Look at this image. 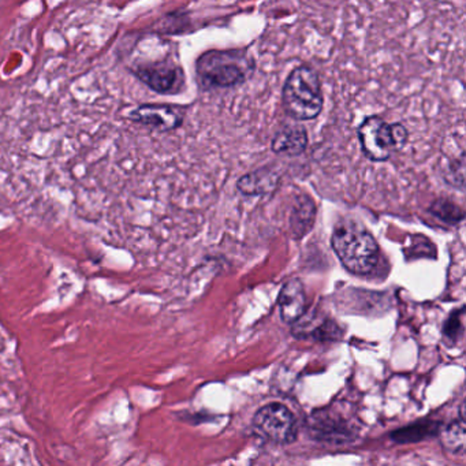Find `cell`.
<instances>
[{
  "label": "cell",
  "mask_w": 466,
  "mask_h": 466,
  "mask_svg": "<svg viewBox=\"0 0 466 466\" xmlns=\"http://www.w3.org/2000/svg\"><path fill=\"white\" fill-rule=\"evenodd\" d=\"M255 67L248 49H212L197 59L196 76L203 91L228 89L249 80Z\"/></svg>",
  "instance_id": "6da1fadb"
},
{
  "label": "cell",
  "mask_w": 466,
  "mask_h": 466,
  "mask_svg": "<svg viewBox=\"0 0 466 466\" xmlns=\"http://www.w3.org/2000/svg\"><path fill=\"white\" fill-rule=\"evenodd\" d=\"M331 245L342 265L355 275H368L378 265L379 245L368 230L353 222L338 225Z\"/></svg>",
  "instance_id": "7a4b0ae2"
},
{
  "label": "cell",
  "mask_w": 466,
  "mask_h": 466,
  "mask_svg": "<svg viewBox=\"0 0 466 466\" xmlns=\"http://www.w3.org/2000/svg\"><path fill=\"white\" fill-rule=\"evenodd\" d=\"M282 104L286 113L295 121L316 119L324 106L322 81L318 71L309 66L295 67L283 85Z\"/></svg>",
  "instance_id": "3957f363"
},
{
  "label": "cell",
  "mask_w": 466,
  "mask_h": 466,
  "mask_svg": "<svg viewBox=\"0 0 466 466\" xmlns=\"http://www.w3.org/2000/svg\"><path fill=\"white\" fill-rule=\"evenodd\" d=\"M364 155L372 161H386L407 143L409 133L401 123H387L378 115L368 116L357 130Z\"/></svg>",
  "instance_id": "277c9868"
},
{
  "label": "cell",
  "mask_w": 466,
  "mask_h": 466,
  "mask_svg": "<svg viewBox=\"0 0 466 466\" xmlns=\"http://www.w3.org/2000/svg\"><path fill=\"white\" fill-rule=\"evenodd\" d=\"M253 428L263 439L275 445H290L298 434L295 417L282 403H268L258 409Z\"/></svg>",
  "instance_id": "5b68a950"
},
{
  "label": "cell",
  "mask_w": 466,
  "mask_h": 466,
  "mask_svg": "<svg viewBox=\"0 0 466 466\" xmlns=\"http://www.w3.org/2000/svg\"><path fill=\"white\" fill-rule=\"evenodd\" d=\"M133 73L146 86L161 95H176L185 86V73L173 61L140 64L133 69Z\"/></svg>",
  "instance_id": "8992f818"
},
{
  "label": "cell",
  "mask_w": 466,
  "mask_h": 466,
  "mask_svg": "<svg viewBox=\"0 0 466 466\" xmlns=\"http://www.w3.org/2000/svg\"><path fill=\"white\" fill-rule=\"evenodd\" d=\"M134 119L161 131H168L182 125L183 110L170 104H146L136 111Z\"/></svg>",
  "instance_id": "52a82bcc"
},
{
  "label": "cell",
  "mask_w": 466,
  "mask_h": 466,
  "mask_svg": "<svg viewBox=\"0 0 466 466\" xmlns=\"http://www.w3.org/2000/svg\"><path fill=\"white\" fill-rule=\"evenodd\" d=\"M293 325H294L293 334L297 338H304V339H313L322 342L335 340L342 334L337 323L318 313L308 315V316L304 313L297 322L293 323Z\"/></svg>",
  "instance_id": "ba28073f"
},
{
  "label": "cell",
  "mask_w": 466,
  "mask_h": 466,
  "mask_svg": "<svg viewBox=\"0 0 466 466\" xmlns=\"http://www.w3.org/2000/svg\"><path fill=\"white\" fill-rule=\"evenodd\" d=\"M279 310L282 320L288 324L297 322L306 310V295L304 285L298 279L285 283L279 293Z\"/></svg>",
  "instance_id": "9c48e42d"
},
{
  "label": "cell",
  "mask_w": 466,
  "mask_h": 466,
  "mask_svg": "<svg viewBox=\"0 0 466 466\" xmlns=\"http://www.w3.org/2000/svg\"><path fill=\"white\" fill-rule=\"evenodd\" d=\"M308 146V133L304 126H286L279 130L273 138V148L275 153L298 156Z\"/></svg>",
  "instance_id": "30bf717a"
},
{
  "label": "cell",
  "mask_w": 466,
  "mask_h": 466,
  "mask_svg": "<svg viewBox=\"0 0 466 466\" xmlns=\"http://www.w3.org/2000/svg\"><path fill=\"white\" fill-rule=\"evenodd\" d=\"M279 174L270 168H260L240 178L237 189L245 196H265L273 193L279 185Z\"/></svg>",
  "instance_id": "8fae6325"
},
{
  "label": "cell",
  "mask_w": 466,
  "mask_h": 466,
  "mask_svg": "<svg viewBox=\"0 0 466 466\" xmlns=\"http://www.w3.org/2000/svg\"><path fill=\"white\" fill-rule=\"evenodd\" d=\"M465 417L461 412V417L452 421L440 434V442L445 450L452 454H464L466 446Z\"/></svg>",
  "instance_id": "7c38bea8"
},
{
  "label": "cell",
  "mask_w": 466,
  "mask_h": 466,
  "mask_svg": "<svg viewBox=\"0 0 466 466\" xmlns=\"http://www.w3.org/2000/svg\"><path fill=\"white\" fill-rule=\"evenodd\" d=\"M315 221V204L305 197L297 206L293 215V230L297 235H304Z\"/></svg>",
  "instance_id": "4fadbf2b"
},
{
  "label": "cell",
  "mask_w": 466,
  "mask_h": 466,
  "mask_svg": "<svg viewBox=\"0 0 466 466\" xmlns=\"http://www.w3.org/2000/svg\"><path fill=\"white\" fill-rule=\"evenodd\" d=\"M430 211L442 222L449 225H457L464 219V211L457 204L451 203L450 200H445V198L436 200Z\"/></svg>",
  "instance_id": "5bb4252c"
},
{
  "label": "cell",
  "mask_w": 466,
  "mask_h": 466,
  "mask_svg": "<svg viewBox=\"0 0 466 466\" xmlns=\"http://www.w3.org/2000/svg\"><path fill=\"white\" fill-rule=\"evenodd\" d=\"M437 425L435 424H422V425H415V427H407L401 431H397L395 434L392 435L394 440L397 442H415V440H420L424 439L430 435H432Z\"/></svg>",
  "instance_id": "9a60e30c"
},
{
  "label": "cell",
  "mask_w": 466,
  "mask_h": 466,
  "mask_svg": "<svg viewBox=\"0 0 466 466\" xmlns=\"http://www.w3.org/2000/svg\"><path fill=\"white\" fill-rule=\"evenodd\" d=\"M446 179L455 188L464 189L465 185V155L461 153L458 159L451 161L447 168Z\"/></svg>",
  "instance_id": "2e32d148"
},
{
  "label": "cell",
  "mask_w": 466,
  "mask_h": 466,
  "mask_svg": "<svg viewBox=\"0 0 466 466\" xmlns=\"http://www.w3.org/2000/svg\"><path fill=\"white\" fill-rule=\"evenodd\" d=\"M464 333V308L454 312L450 319L445 324L443 334L452 340H457Z\"/></svg>",
  "instance_id": "e0dca14e"
}]
</instances>
